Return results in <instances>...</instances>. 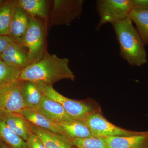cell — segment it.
<instances>
[{
	"instance_id": "obj_1",
	"label": "cell",
	"mask_w": 148,
	"mask_h": 148,
	"mask_svg": "<svg viewBox=\"0 0 148 148\" xmlns=\"http://www.w3.org/2000/svg\"><path fill=\"white\" fill-rule=\"evenodd\" d=\"M75 76L69 68V60L45 52L40 61L27 66L21 71L19 80L37 84L52 86L61 80L74 81Z\"/></svg>"
},
{
	"instance_id": "obj_2",
	"label": "cell",
	"mask_w": 148,
	"mask_h": 148,
	"mask_svg": "<svg viewBox=\"0 0 148 148\" xmlns=\"http://www.w3.org/2000/svg\"><path fill=\"white\" fill-rule=\"evenodd\" d=\"M112 25L119 45L121 57L130 66L145 64L147 58L145 45L129 17Z\"/></svg>"
},
{
	"instance_id": "obj_3",
	"label": "cell",
	"mask_w": 148,
	"mask_h": 148,
	"mask_svg": "<svg viewBox=\"0 0 148 148\" xmlns=\"http://www.w3.org/2000/svg\"><path fill=\"white\" fill-rule=\"evenodd\" d=\"M37 84L44 95L59 103L74 120L83 121L90 114L100 110L92 102L76 101L65 97L56 90L52 86Z\"/></svg>"
},
{
	"instance_id": "obj_4",
	"label": "cell",
	"mask_w": 148,
	"mask_h": 148,
	"mask_svg": "<svg viewBox=\"0 0 148 148\" xmlns=\"http://www.w3.org/2000/svg\"><path fill=\"white\" fill-rule=\"evenodd\" d=\"M133 8L132 0L96 1V10L100 18L96 30L108 23L112 24L128 18Z\"/></svg>"
},
{
	"instance_id": "obj_5",
	"label": "cell",
	"mask_w": 148,
	"mask_h": 148,
	"mask_svg": "<svg viewBox=\"0 0 148 148\" xmlns=\"http://www.w3.org/2000/svg\"><path fill=\"white\" fill-rule=\"evenodd\" d=\"M23 46L28 53L31 64L41 60L45 53L44 29L35 17L29 16V26Z\"/></svg>"
},
{
	"instance_id": "obj_6",
	"label": "cell",
	"mask_w": 148,
	"mask_h": 148,
	"mask_svg": "<svg viewBox=\"0 0 148 148\" xmlns=\"http://www.w3.org/2000/svg\"><path fill=\"white\" fill-rule=\"evenodd\" d=\"M82 121L90 130L92 136L96 138L126 137L136 135L140 132L127 130L114 125L103 116L100 110L90 114Z\"/></svg>"
},
{
	"instance_id": "obj_7",
	"label": "cell",
	"mask_w": 148,
	"mask_h": 148,
	"mask_svg": "<svg viewBox=\"0 0 148 148\" xmlns=\"http://www.w3.org/2000/svg\"><path fill=\"white\" fill-rule=\"evenodd\" d=\"M21 81H17L0 91V111L20 114L26 108L21 92Z\"/></svg>"
},
{
	"instance_id": "obj_8",
	"label": "cell",
	"mask_w": 148,
	"mask_h": 148,
	"mask_svg": "<svg viewBox=\"0 0 148 148\" xmlns=\"http://www.w3.org/2000/svg\"><path fill=\"white\" fill-rule=\"evenodd\" d=\"M83 3L81 0L54 1L56 22L60 24H70L81 13Z\"/></svg>"
},
{
	"instance_id": "obj_9",
	"label": "cell",
	"mask_w": 148,
	"mask_h": 148,
	"mask_svg": "<svg viewBox=\"0 0 148 148\" xmlns=\"http://www.w3.org/2000/svg\"><path fill=\"white\" fill-rule=\"evenodd\" d=\"M0 58L10 66L21 71L31 64L25 49L15 42L8 46L0 55Z\"/></svg>"
},
{
	"instance_id": "obj_10",
	"label": "cell",
	"mask_w": 148,
	"mask_h": 148,
	"mask_svg": "<svg viewBox=\"0 0 148 148\" xmlns=\"http://www.w3.org/2000/svg\"><path fill=\"white\" fill-rule=\"evenodd\" d=\"M37 110L57 124L68 122L73 120L59 103L43 94L41 102Z\"/></svg>"
},
{
	"instance_id": "obj_11",
	"label": "cell",
	"mask_w": 148,
	"mask_h": 148,
	"mask_svg": "<svg viewBox=\"0 0 148 148\" xmlns=\"http://www.w3.org/2000/svg\"><path fill=\"white\" fill-rule=\"evenodd\" d=\"M29 24V16L23 9L15 5L10 27V36L14 42L23 46Z\"/></svg>"
},
{
	"instance_id": "obj_12",
	"label": "cell",
	"mask_w": 148,
	"mask_h": 148,
	"mask_svg": "<svg viewBox=\"0 0 148 148\" xmlns=\"http://www.w3.org/2000/svg\"><path fill=\"white\" fill-rule=\"evenodd\" d=\"M29 128L42 141L45 148H75L67 138L55 133L37 127L29 123Z\"/></svg>"
},
{
	"instance_id": "obj_13",
	"label": "cell",
	"mask_w": 148,
	"mask_h": 148,
	"mask_svg": "<svg viewBox=\"0 0 148 148\" xmlns=\"http://www.w3.org/2000/svg\"><path fill=\"white\" fill-rule=\"evenodd\" d=\"M109 148H148V130L126 137L106 138Z\"/></svg>"
},
{
	"instance_id": "obj_14",
	"label": "cell",
	"mask_w": 148,
	"mask_h": 148,
	"mask_svg": "<svg viewBox=\"0 0 148 148\" xmlns=\"http://www.w3.org/2000/svg\"><path fill=\"white\" fill-rule=\"evenodd\" d=\"M58 125L59 134L69 140L93 137L90 130L82 121L73 119Z\"/></svg>"
},
{
	"instance_id": "obj_15",
	"label": "cell",
	"mask_w": 148,
	"mask_h": 148,
	"mask_svg": "<svg viewBox=\"0 0 148 148\" xmlns=\"http://www.w3.org/2000/svg\"><path fill=\"white\" fill-rule=\"evenodd\" d=\"M21 89L26 108L36 110L43 95L38 85L30 81H21Z\"/></svg>"
},
{
	"instance_id": "obj_16",
	"label": "cell",
	"mask_w": 148,
	"mask_h": 148,
	"mask_svg": "<svg viewBox=\"0 0 148 148\" xmlns=\"http://www.w3.org/2000/svg\"><path fill=\"white\" fill-rule=\"evenodd\" d=\"M0 112L8 127L18 137L26 142L31 132L29 123L20 114Z\"/></svg>"
},
{
	"instance_id": "obj_17",
	"label": "cell",
	"mask_w": 148,
	"mask_h": 148,
	"mask_svg": "<svg viewBox=\"0 0 148 148\" xmlns=\"http://www.w3.org/2000/svg\"><path fill=\"white\" fill-rule=\"evenodd\" d=\"M20 114L31 124L59 134L58 125L51 121L37 110L26 108Z\"/></svg>"
},
{
	"instance_id": "obj_18",
	"label": "cell",
	"mask_w": 148,
	"mask_h": 148,
	"mask_svg": "<svg viewBox=\"0 0 148 148\" xmlns=\"http://www.w3.org/2000/svg\"><path fill=\"white\" fill-rule=\"evenodd\" d=\"M129 17L136 25L144 44L148 45V10L133 8Z\"/></svg>"
},
{
	"instance_id": "obj_19",
	"label": "cell",
	"mask_w": 148,
	"mask_h": 148,
	"mask_svg": "<svg viewBox=\"0 0 148 148\" xmlns=\"http://www.w3.org/2000/svg\"><path fill=\"white\" fill-rule=\"evenodd\" d=\"M15 5L32 17L45 18L47 16V5L44 0H19Z\"/></svg>"
},
{
	"instance_id": "obj_20",
	"label": "cell",
	"mask_w": 148,
	"mask_h": 148,
	"mask_svg": "<svg viewBox=\"0 0 148 148\" xmlns=\"http://www.w3.org/2000/svg\"><path fill=\"white\" fill-rule=\"evenodd\" d=\"M0 140L10 148H27L26 141L11 130L3 119L0 112Z\"/></svg>"
},
{
	"instance_id": "obj_21",
	"label": "cell",
	"mask_w": 148,
	"mask_h": 148,
	"mask_svg": "<svg viewBox=\"0 0 148 148\" xmlns=\"http://www.w3.org/2000/svg\"><path fill=\"white\" fill-rule=\"evenodd\" d=\"M21 73L0 58V91L19 80Z\"/></svg>"
},
{
	"instance_id": "obj_22",
	"label": "cell",
	"mask_w": 148,
	"mask_h": 148,
	"mask_svg": "<svg viewBox=\"0 0 148 148\" xmlns=\"http://www.w3.org/2000/svg\"><path fill=\"white\" fill-rule=\"evenodd\" d=\"M15 4L5 3L0 5V34L9 36Z\"/></svg>"
},
{
	"instance_id": "obj_23",
	"label": "cell",
	"mask_w": 148,
	"mask_h": 148,
	"mask_svg": "<svg viewBox=\"0 0 148 148\" xmlns=\"http://www.w3.org/2000/svg\"><path fill=\"white\" fill-rule=\"evenodd\" d=\"M69 141L75 148H109L105 138L92 137L74 139Z\"/></svg>"
},
{
	"instance_id": "obj_24",
	"label": "cell",
	"mask_w": 148,
	"mask_h": 148,
	"mask_svg": "<svg viewBox=\"0 0 148 148\" xmlns=\"http://www.w3.org/2000/svg\"><path fill=\"white\" fill-rule=\"evenodd\" d=\"M26 143L27 148H45L40 138L31 131Z\"/></svg>"
},
{
	"instance_id": "obj_25",
	"label": "cell",
	"mask_w": 148,
	"mask_h": 148,
	"mask_svg": "<svg viewBox=\"0 0 148 148\" xmlns=\"http://www.w3.org/2000/svg\"><path fill=\"white\" fill-rule=\"evenodd\" d=\"M13 42L14 41L9 36L0 34V55L8 46Z\"/></svg>"
},
{
	"instance_id": "obj_26",
	"label": "cell",
	"mask_w": 148,
	"mask_h": 148,
	"mask_svg": "<svg viewBox=\"0 0 148 148\" xmlns=\"http://www.w3.org/2000/svg\"><path fill=\"white\" fill-rule=\"evenodd\" d=\"M133 8L148 10V0H132Z\"/></svg>"
},
{
	"instance_id": "obj_27",
	"label": "cell",
	"mask_w": 148,
	"mask_h": 148,
	"mask_svg": "<svg viewBox=\"0 0 148 148\" xmlns=\"http://www.w3.org/2000/svg\"><path fill=\"white\" fill-rule=\"evenodd\" d=\"M0 148H10L5 143L0 140Z\"/></svg>"
}]
</instances>
